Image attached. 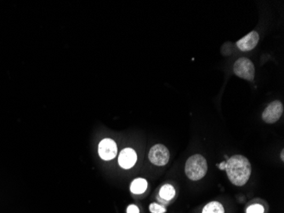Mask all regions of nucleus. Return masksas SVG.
Segmentation results:
<instances>
[{"mask_svg":"<svg viewBox=\"0 0 284 213\" xmlns=\"http://www.w3.org/2000/svg\"><path fill=\"white\" fill-rule=\"evenodd\" d=\"M225 170L228 178L236 186L245 185L251 175L250 162L243 155H234L225 162Z\"/></svg>","mask_w":284,"mask_h":213,"instance_id":"obj_1","label":"nucleus"},{"mask_svg":"<svg viewBox=\"0 0 284 213\" xmlns=\"http://www.w3.org/2000/svg\"><path fill=\"white\" fill-rule=\"evenodd\" d=\"M208 170L207 160L201 154L190 157L185 163V171L189 179L198 181L204 177Z\"/></svg>","mask_w":284,"mask_h":213,"instance_id":"obj_2","label":"nucleus"},{"mask_svg":"<svg viewBox=\"0 0 284 213\" xmlns=\"http://www.w3.org/2000/svg\"><path fill=\"white\" fill-rule=\"evenodd\" d=\"M233 72L237 76L243 80L251 81L255 78V66L251 61L245 57H242L236 61L233 66Z\"/></svg>","mask_w":284,"mask_h":213,"instance_id":"obj_3","label":"nucleus"},{"mask_svg":"<svg viewBox=\"0 0 284 213\" xmlns=\"http://www.w3.org/2000/svg\"><path fill=\"white\" fill-rule=\"evenodd\" d=\"M148 157L150 161L156 166H165L169 160V149L162 144H157L150 150Z\"/></svg>","mask_w":284,"mask_h":213,"instance_id":"obj_4","label":"nucleus"},{"mask_svg":"<svg viewBox=\"0 0 284 213\" xmlns=\"http://www.w3.org/2000/svg\"><path fill=\"white\" fill-rule=\"evenodd\" d=\"M284 113V105L279 101H274L269 104L262 113V119L265 123H276Z\"/></svg>","mask_w":284,"mask_h":213,"instance_id":"obj_5","label":"nucleus"},{"mask_svg":"<svg viewBox=\"0 0 284 213\" xmlns=\"http://www.w3.org/2000/svg\"><path fill=\"white\" fill-rule=\"evenodd\" d=\"M99 155L102 160H111L115 158L118 153L117 144L113 139L106 138L103 139L99 144L98 148Z\"/></svg>","mask_w":284,"mask_h":213,"instance_id":"obj_6","label":"nucleus"},{"mask_svg":"<svg viewBox=\"0 0 284 213\" xmlns=\"http://www.w3.org/2000/svg\"><path fill=\"white\" fill-rule=\"evenodd\" d=\"M137 160V154L132 149H124L122 150L119 157V164L123 169H129L135 166Z\"/></svg>","mask_w":284,"mask_h":213,"instance_id":"obj_7","label":"nucleus"},{"mask_svg":"<svg viewBox=\"0 0 284 213\" xmlns=\"http://www.w3.org/2000/svg\"><path fill=\"white\" fill-rule=\"evenodd\" d=\"M259 40H260V36L257 32L253 31L241 40H238L237 42V46L242 51H249L257 45Z\"/></svg>","mask_w":284,"mask_h":213,"instance_id":"obj_8","label":"nucleus"},{"mask_svg":"<svg viewBox=\"0 0 284 213\" xmlns=\"http://www.w3.org/2000/svg\"><path fill=\"white\" fill-rule=\"evenodd\" d=\"M147 189V182L144 178H137L133 181L130 185V190L133 193L140 194L144 193Z\"/></svg>","mask_w":284,"mask_h":213,"instance_id":"obj_9","label":"nucleus"},{"mask_svg":"<svg viewBox=\"0 0 284 213\" xmlns=\"http://www.w3.org/2000/svg\"><path fill=\"white\" fill-rule=\"evenodd\" d=\"M159 195L163 200H170L175 197V190L174 187L170 184H165L161 188L159 191Z\"/></svg>","mask_w":284,"mask_h":213,"instance_id":"obj_10","label":"nucleus"},{"mask_svg":"<svg viewBox=\"0 0 284 213\" xmlns=\"http://www.w3.org/2000/svg\"><path fill=\"white\" fill-rule=\"evenodd\" d=\"M203 213H225V210L220 202L212 201L205 206L203 209Z\"/></svg>","mask_w":284,"mask_h":213,"instance_id":"obj_11","label":"nucleus"},{"mask_svg":"<svg viewBox=\"0 0 284 213\" xmlns=\"http://www.w3.org/2000/svg\"><path fill=\"white\" fill-rule=\"evenodd\" d=\"M149 210L152 213H164L166 212L164 207L157 203L151 204L149 207Z\"/></svg>","mask_w":284,"mask_h":213,"instance_id":"obj_12","label":"nucleus"},{"mask_svg":"<svg viewBox=\"0 0 284 213\" xmlns=\"http://www.w3.org/2000/svg\"><path fill=\"white\" fill-rule=\"evenodd\" d=\"M247 213H264V207L259 204L252 205L247 209Z\"/></svg>","mask_w":284,"mask_h":213,"instance_id":"obj_13","label":"nucleus"},{"mask_svg":"<svg viewBox=\"0 0 284 213\" xmlns=\"http://www.w3.org/2000/svg\"><path fill=\"white\" fill-rule=\"evenodd\" d=\"M139 208L135 205H130L127 208V213H139Z\"/></svg>","mask_w":284,"mask_h":213,"instance_id":"obj_14","label":"nucleus"},{"mask_svg":"<svg viewBox=\"0 0 284 213\" xmlns=\"http://www.w3.org/2000/svg\"><path fill=\"white\" fill-rule=\"evenodd\" d=\"M219 167H220V169H221V170H225V162H222V163L221 164V165H220V166H219Z\"/></svg>","mask_w":284,"mask_h":213,"instance_id":"obj_15","label":"nucleus"},{"mask_svg":"<svg viewBox=\"0 0 284 213\" xmlns=\"http://www.w3.org/2000/svg\"><path fill=\"white\" fill-rule=\"evenodd\" d=\"M284 150H283V151H282V153H281L282 160H284Z\"/></svg>","mask_w":284,"mask_h":213,"instance_id":"obj_16","label":"nucleus"}]
</instances>
